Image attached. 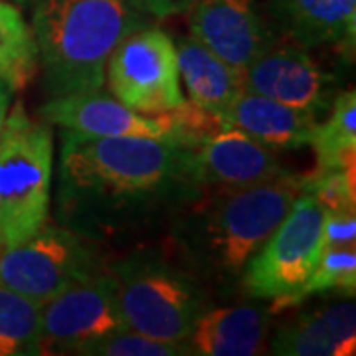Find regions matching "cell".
I'll return each instance as SVG.
<instances>
[{"instance_id":"obj_1","label":"cell","mask_w":356,"mask_h":356,"mask_svg":"<svg viewBox=\"0 0 356 356\" xmlns=\"http://www.w3.org/2000/svg\"><path fill=\"white\" fill-rule=\"evenodd\" d=\"M204 194L191 147L62 131L54 218L91 242L149 234Z\"/></svg>"},{"instance_id":"obj_2","label":"cell","mask_w":356,"mask_h":356,"mask_svg":"<svg viewBox=\"0 0 356 356\" xmlns=\"http://www.w3.org/2000/svg\"><path fill=\"white\" fill-rule=\"evenodd\" d=\"M303 178L287 172L252 188L208 191L168 222L170 254L208 289H240L248 261L303 192Z\"/></svg>"},{"instance_id":"obj_3","label":"cell","mask_w":356,"mask_h":356,"mask_svg":"<svg viewBox=\"0 0 356 356\" xmlns=\"http://www.w3.org/2000/svg\"><path fill=\"white\" fill-rule=\"evenodd\" d=\"M154 18L125 0H38L32 32L48 99L102 91L115 48Z\"/></svg>"},{"instance_id":"obj_4","label":"cell","mask_w":356,"mask_h":356,"mask_svg":"<svg viewBox=\"0 0 356 356\" xmlns=\"http://www.w3.org/2000/svg\"><path fill=\"white\" fill-rule=\"evenodd\" d=\"M127 329L184 343L192 325L212 307L210 289L175 255L140 248L107 264Z\"/></svg>"},{"instance_id":"obj_5","label":"cell","mask_w":356,"mask_h":356,"mask_svg":"<svg viewBox=\"0 0 356 356\" xmlns=\"http://www.w3.org/2000/svg\"><path fill=\"white\" fill-rule=\"evenodd\" d=\"M54 137L16 102L0 129V243L13 248L50 216Z\"/></svg>"},{"instance_id":"obj_6","label":"cell","mask_w":356,"mask_h":356,"mask_svg":"<svg viewBox=\"0 0 356 356\" xmlns=\"http://www.w3.org/2000/svg\"><path fill=\"white\" fill-rule=\"evenodd\" d=\"M38 115L48 125L77 135L149 137L172 140L191 149H196L222 123L188 99L177 111L145 115L117 102L113 95H103L102 91L48 99L38 109Z\"/></svg>"},{"instance_id":"obj_7","label":"cell","mask_w":356,"mask_h":356,"mask_svg":"<svg viewBox=\"0 0 356 356\" xmlns=\"http://www.w3.org/2000/svg\"><path fill=\"white\" fill-rule=\"evenodd\" d=\"M105 269L97 243L60 224L46 222L24 242L0 250V283L40 305Z\"/></svg>"},{"instance_id":"obj_8","label":"cell","mask_w":356,"mask_h":356,"mask_svg":"<svg viewBox=\"0 0 356 356\" xmlns=\"http://www.w3.org/2000/svg\"><path fill=\"white\" fill-rule=\"evenodd\" d=\"M325 210L301 192L264 245L252 255L240 280V291L257 301H271L297 289L315 269Z\"/></svg>"},{"instance_id":"obj_9","label":"cell","mask_w":356,"mask_h":356,"mask_svg":"<svg viewBox=\"0 0 356 356\" xmlns=\"http://www.w3.org/2000/svg\"><path fill=\"white\" fill-rule=\"evenodd\" d=\"M105 86L117 102L139 113L180 109L186 97L180 88L175 40L154 24L135 30L111 54Z\"/></svg>"},{"instance_id":"obj_10","label":"cell","mask_w":356,"mask_h":356,"mask_svg":"<svg viewBox=\"0 0 356 356\" xmlns=\"http://www.w3.org/2000/svg\"><path fill=\"white\" fill-rule=\"evenodd\" d=\"M125 329L113 280L105 269L42 305L40 348L42 355H81L91 343Z\"/></svg>"},{"instance_id":"obj_11","label":"cell","mask_w":356,"mask_h":356,"mask_svg":"<svg viewBox=\"0 0 356 356\" xmlns=\"http://www.w3.org/2000/svg\"><path fill=\"white\" fill-rule=\"evenodd\" d=\"M188 13L191 38L242 72L277 44L254 0H196Z\"/></svg>"},{"instance_id":"obj_12","label":"cell","mask_w":356,"mask_h":356,"mask_svg":"<svg viewBox=\"0 0 356 356\" xmlns=\"http://www.w3.org/2000/svg\"><path fill=\"white\" fill-rule=\"evenodd\" d=\"M334 77L299 46L271 48L243 70V88L321 119L331 109Z\"/></svg>"},{"instance_id":"obj_13","label":"cell","mask_w":356,"mask_h":356,"mask_svg":"<svg viewBox=\"0 0 356 356\" xmlns=\"http://www.w3.org/2000/svg\"><path fill=\"white\" fill-rule=\"evenodd\" d=\"M194 163L206 192L252 188L289 172L275 151L228 123H220L194 149Z\"/></svg>"},{"instance_id":"obj_14","label":"cell","mask_w":356,"mask_h":356,"mask_svg":"<svg viewBox=\"0 0 356 356\" xmlns=\"http://www.w3.org/2000/svg\"><path fill=\"white\" fill-rule=\"evenodd\" d=\"M277 356H353L356 353L355 297L313 307L283 323L269 341Z\"/></svg>"},{"instance_id":"obj_15","label":"cell","mask_w":356,"mask_h":356,"mask_svg":"<svg viewBox=\"0 0 356 356\" xmlns=\"http://www.w3.org/2000/svg\"><path fill=\"white\" fill-rule=\"evenodd\" d=\"M271 313L267 305L210 307L184 339L191 356H254L267 344Z\"/></svg>"},{"instance_id":"obj_16","label":"cell","mask_w":356,"mask_h":356,"mask_svg":"<svg viewBox=\"0 0 356 356\" xmlns=\"http://www.w3.org/2000/svg\"><path fill=\"white\" fill-rule=\"evenodd\" d=\"M271 14L299 48L332 46L355 51L356 0H271Z\"/></svg>"},{"instance_id":"obj_17","label":"cell","mask_w":356,"mask_h":356,"mask_svg":"<svg viewBox=\"0 0 356 356\" xmlns=\"http://www.w3.org/2000/svg\"><path fill=\"white\" fill-rule=\"evenodd\" d=\"M318 121L315 115L252 91H243L222 117V123L242 129L275 153L309 147Z\"/></svg>"},{"instance_id":"obj_18","label":"cell","mask_w":356,"mask_h":356,"mask_svg":"<svg viewBox=\"0 0 356 356\" xmlns=\"http://www.w3.org/2000/svg\"><path fill=\"white\" fill-rule=\"evenodd\" d=\"M175 46L178 74L188 93V102L222 121L232 103L245 91L243 72L226 64L196 40L182 38Z\"/></svg>"},{"instance_id":"obj_19","label":"cell","mask_w":356,"mask_h":356,"mask_svg":"<svg viewBox=\"0 0 356 356\" xmlns=\"http://www.w3.org/2000/svg\"><path fill=\"white\" fill-rule=\"evenodd\" d=\"M343 295L355 297L356 293V248H331L318 257L315 269L309 273L297 289L280 295L267 303L269 313L275 317L289 309L303 305L311 297L318 295Z\"/></svg>"},{"instance_id":"obj_20","label":"cell","mask_w":356,"mask_h":356,"mask_svg":"<svg viewBox=\"0 0 356 356\" xmlns=\"http://www.w3.org/2000/svg\"><path fill=\"white\" fill-rule=\"evenodd\" d=\"M38 74V46L32 26L16 4L0 0V81L24 91Z\"/></svg>"},{"instance_id":"obj_21","label":"cell","mask_w":356,"mask_h":356,"mask_svg":"<svg viewBox=\"0 0 356 356\" xmlns=\"http://www.w3.org/2000/svg\"><path fill=\"white\" fill-rule=\"evenodd\" d=\"M309 147L317 156V168L356 166V93L346 89L334 95L329 117L318 121Z\"/></svg>"},{"instance_id":"obj_22","label":"cell","mask_w":356,"mask_h":356,"mask_svg":"<svg viewBox=\"0 0 356 356\" xmlns=\"http://www.w3.org/2000/svg\"><path fill=\"white\" fill-rule=\"evenodd\" d=\"M42 305L0 283V356H40Z\"/></svg>"},{"instance_id":"obj_23","label":"cell","mask_w":356,"mask_h":356,"mask_svg":"<svg viewBox=\"0 0 356 356\" xmlns=\"http://www.w3.org/2000/svg\"><path fill=\"white\" fill-rule=\"evenodd\" d=\"M303 192L311 194L325 212H356V166L315 168L303 178Z\"/></svg>"},{"instance_id":"obj_24","label":"cell","mask_w":356,"mask_h":356,"mask_svg":"<svg viewBox=\"0 0 356 356\" xmlns=\"http://www.w3.org/2000/svg\"><path fill=\"white\" fill-rule=\"evenodd\" d=\"M81 356H188V353L184 343L163 341L125 329L91 343L81 350Z\"/></svg>"},{"instance_id":"obj_25","label":"cell","mask_w":356,"mask_h":356,"mask_svg":"<svg viewBox=\"0 0 356 356\" xmlns=\"http://www.w3.org/2000/svg\"><path fill=\"white\" fill-rule=\"evenodd\" d=\"M356 243V212H325L321 248H348Z\"/></svg>"},{"instance_id":"obj_26","label":"cell","mask_w":356,"mask_h":356,"mask_svg":"<svg viewBox=\"0 0 356 356\" xmlns=\"http://www.w3.org/2000/svg\"><path fill=\"white\" fill-rule=\"evenodd\" d=\"M125 2L156 20V18H168L175 14L188 13L196 0H125Z\"/></svg>"},{"instance_id":"obj_27","label":"cell","mask_w":356,"mask_h":356,"mask_svg":"<svg viewBox=\"0 0 356 356\" xmlns=\"http://www.w3.org/2000/svg\"><path fill=\"white\" fill-rule=\"evenodd\" d=\"M13 95L14 91L6 83H2L0 81V129L4 125V119H6V115L10 111V105H13Z\"/></svg>"},{"instance_id":"obj_28","label":"cell","mask_w":356,"mask_h":356,"mask_svg":"<svg viewBox=\"0 0 356 356\" xmlns=\"http://www.w3.org/2000/svg\"><path fill=\"white\" fill-rule=\"evenodd\" d=\"M8 2H13V4H22V6H26V4H36L38 0H8Z\"/></svg>"},{"instance_id":"obj_29","label":"cell","mask_w":356,"mask_h":356,"mask_svg":"<svg viewBox=\"0 0 356 356\" xmlns=\"http://www.w3.org/2000/svg\"><path fill=\"white\" fill-rule=\"evenodd\" d=\"M0 250H2V243H0Z\"/></svg>"}]
</instances>
